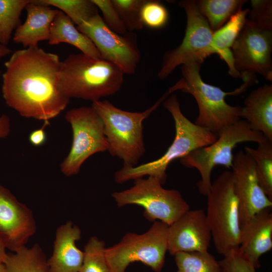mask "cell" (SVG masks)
Listing matches in <instances>:
<instances>
[{
    "label": "cell",
    "mask_w": 272,
    "mask_h": 272,
    "mask_svg": "<svg viewBox=\"0 0 272 272\" xmlns=\"http://www.w3.org/2000/svg\"><path fill=\"white\" fill-rule=\"evenodd\" d=\"M61 61L38 46L15 51L5 62L2 92L6 104L21 116L43 121L59 115L70 99L58 88Z\"/></svg>",
    "instance_id": "cell-1"
},
{
    "label": "cell",
    "mask_w": 272,
    "mask_h": 272,
    "mask_svg": "<svg viewBox=\"0 0 272 272\" xmlns=\"http://www.w3.org/2000/svg\"><path fill=\"white\" fill-rule=\"evenodd\" d=\"M124 75L117 66L102 58L73 53L61 61L58 88L70 99L93 102L116 93L123 84Z\"/></svg>",
    "instance_id": "cell-2"
},
{
    "label": "cell",
    "mask_w": 272,
    "mask_h": 272,
    "mask_svg": "<svg viewBox=\"0 0 272 272\" xmlns=\"http://www.w3.org/2000/svg\"><path fill=\"white\" fill-rule=\"evenodd\" d=\"M200 66L192 63L182 65V77L168 91L171 94L179 90L191 94L196 101L199 111L194 123L217 135L226 126L241 119V107L228 104L226 97L243 93L255 80L253 77L245 78L240 87L226 92L202 80L199 73Z\"/></svg>",
    "instance_id": "cell-3"
},
{
    "label": "cell",
    "mask_w": 272,
    "mask_h": 272,
    "mask_svg": "<svg viewBox=\"0 0 272 272\" xmlns=\"http://www.w3.org/2000/svg\"><path fill=\"white\" fill-rule=\"evenodd\" d=\"M163 102L164 107L170 113L175 123V136L172 143L160 158L134 167H123L116 171L114 174L116 183L121 184L148 175L157 178L163 184L166 180V169L172 161L209 146L217 139L215 134L192 122L183 114L175 94Z\"/></svg>",
    "instance_id": "cell-4"
},
{
    "label": "cell",
    "mask_w": 272,
    "mask_h": 272,
    "mask_svg": "<svg viewBox=\"0 0 272 272\" xmlns=\"http://www.w3.org/2000/svg\"><path fill=\"white\" fill-rule=\"evenodd\" d=\"M171 94L168 90L153 106L143 112L123 110L108 100L92 102V107L104 124L108 151L111 156L123 161V167L138 164L146 151L143 122Z\"/></svg>",
    "instance_id": "cell-5"
},
{
    "label": "cell",
    "mask_w": 272,
    "mask_h": 272,
    "mask_svg": "<svg viewBox=\"0 0 272 272\" xmlns=\"http://www.w3.org/2000/svg\"><path fill=\"white\" fill-rule=\"evenodd\" d=\"M207 220L217 251L224 256L239 249L241 228L239 205L235 194L231 171L222 172L208 195Z\"/></svg>",
    "instance_id": "cell-6"
},
{
    "label": "cell",
    "mask_w": 272,
    "mask_h": 272,
    "mask_svg": "<svg viewBox=\"0 0 272 272\" xmlns=\"http://www.w3.org/2000/svg\"><path fill=\"white\" fill-rule=\"evenodd\" d=\"M213 144L196 149L180 159L184 166L196 169L201 179L197 184L199 192L207 196L211 186V173L216 165L227 168L232 166L233 150L239 143L253 142L258 143L268 141L261 132L253 130L247 122L240 119L223 128ZM270 142V141H269Z\"/></svg>",
    "instance_id": "cell-7"
},
{
    "label": "cell",
    "mask_w": 272,
    "mask_h": 272,
    "mask_svg": "<svg viewBox=\"0 0 272 272\" xmlns=\"http://www.w3.org/2000/svg\"><path fill=\"white\" fill-rule=\"evenodd\" d=\"M168 227L156 221L146 232L127 233L119 242L105 248L106 258L111 271L125 272L130 263L139 261L160 272L168 251Z\"/></svg>",
    "instance_id": "cell-8"
},
{
    "label": "cell",
    "mask_w": 272,
    "mask_h": 272,
    "mask_svg": "<svg viewBox=\"0 0 272 272\" xmlns=\"http://www.w3.org/2000/svg\"><path fill=\"white\" fill-rule=\"evenodd\" d=\"M162 185L153 176L140 178L134 180L130 188L114 192L112 196L119 207L141 206L144 217L149 221L158 220L170 226L189 210V206L179 191L165 189Z\"/></svg>",
    "instance_id": "cell-9"
},
{
    "label": "cell",
    "mask_w": 272,
    "mask_h": 272,
    "mask_svg": "<svg viewBox=\"0 0 272 272\" xmlns=\"http://www.w3.org/2000/svg\"><path fill=\"white\" fill-rule=\"evenodd\" d=\"M65 119L71 125L73 141L59 167L61 172L69 177L78 174L89 157L108 151V144L103 121L92 106L73 108L67 111Z\"/></svg>",
    "instance_id": "cell-10"
},
{
    "label": "cell",
    "mask_w": 272,
    "mask_h": 272,
    "mask_svg": "<svg viewBox=\"0 0 272 272\" xmlns=\"http://www.w3.org/2000/svg\"><path fill=\"white\" fill-rule=\"evenodd\" d=\"M178 5L186 15L185 35L178 47L164 55L158 73L161 80L166 79L180 65L192 63L201 65L206 58L214 54L212 47L214 32L199 11L195 1H181Z\"/></svg>",
    "instance_id": "cell-11"
},
{
    "label": "cell",
    "mask_w": 272,
    "mask_h": 272,
    "mask_svg": "<svg viewBox=\"0 0 272 272\" xmlns=\"http://www.w3.org/2000/svg\"><path fill=\"white\" fill-rule=\"evenodd\" d=\"M77 28L92 41L102 58L115 64L124 74L135 73L141 59L135 39L127 33L120 35L110 30L99 13Z\"/></svg>",
    "instance_id": "cell-12"
},
{
    "label": "cell",
    "mask_w": 272,
    "mask_h": 272,
    "mask_svg": "<svg viewBox=\"0 0 272 272\" xmlns=\"http://www.w3.org/2000/svg\"><path fill=\"white\" fill-rule=\"evenodd\" d=\"M272 30L254 26L246 20L232 52L236 69L242 75L258 73L272 79Z\"/></svg>",
    "instance_id": "cell-13"
},
{
    "label": "cell",
    "mask_w": 272,
    "mask_h": 272,
    "mask_svg": "<svg viewBox=\"0 0 272 272\" xmlns=\"http://www.w3.org/2000/svg\"><path fill=\"white\" fill-rule=\"evenodd\" d=\"M231 168L241 230L255 214L265 209L271 208L272 201L259 186L254 162L245 152L240 150L234 156Z\"/></svg>",
    "instance_id": "cell-14"
},
{
    "label": "cell",
    "mask_w": 272,
    "mask_h": 272,
    "mask_svg": "<svg viewBox=\"0 0 272 272\" xmlns=\"http://www.w3.org/2000/svg\"><path fill=\"white\" fill-rule=\"evenodd\" d=\"M36 231L32 211L0 184V239L6 249L17 251Z\"/></svg>",
    "instance_id": "cell-15"
},
{
    "label": "cell",
    "mask_w": 272,
    "mask_h": 272,
    "mask_svg": "<svg viewBox=\"0 0 272 272\" xmlns=\"http://www.w3.org/2000/svg\"><path fill=\"white\" fill-rule=\"evenodd\" d=\"M211 240L205 211L189 210L169 226L168 251L173 255L182 252L206 251Z\"/></svg>",
    "instance_id": "cell-16"
},
{
    "label": "cell",
    "mask_w": 272,
    "mask_h": 272,
    "mask_svg": "<svg viewBox=\"0 0 272 272\" xmlns=\"http://www.w3.org/2000/svg\"><path fill=\"white\" fill-rule=\"evenodd\" d=\"M265 209L253 216L241 230L239 251L256 268L259 258L272 248V213Z\"/></svg>",
    "instance_id": "cell-17"
},
{
    "label": "cell",
    "mask_w": 272,
    "mask_h": 272,
    "mask_svg": "<svg viewBox=\"0 0 272 272\" xmlns=\"http://www.w3.org/2000/svg\"><path fill=\"white\" fill-rule=\"evenodd\" d=\"M81 237L80 229L72 221L58 227L53 252L47 260L49 272H79L84 254L76 242Z\"/></svg>",
    "instance_id": "cell-18"
},
{
    "label": "cell",
    "mask_w": 272,
    "mask_h": 272,
    "mask_svg": "<svg viewBox=\"0 0 272 272\" xmlns=\"http://www.w3.org/2000/svg\"><path fill=\"white\" fill-rule=\"evenodd\" d=\"M25 9L26 20L16 29L13 40L24 48L38 46L39 42L48 40L52 22L58 12L40 0H31Z\"/></svg>",
    "instance_id": "cell-19"
},
{
    "label": "cell",
    "mask_w": 272,
    "mask_h": 272,
    "mask_svg": "<svg viewBox=\"0 0 272 272\" xmlns=\"http://www.w3.org/2000/svg\"><path fill=\"white\" fill-rule=\"evenodd\" d=\"M250 127L272 142V85L265 84L252 91L241 107V118Z\"/></svg>",
    "instance_id": "cell-20"
},
{
    "label": "cell",
    "mask_w": 272,
    "mask_h": 272,
    "mask_svg": "<svg viewBox=\"0 0 272 272\" xmlns=\"http://www.w3.org/2000/svg\"><path fill=\"white\" fill-rule=\"evenodd\" d=\"M249 9H240L213 34L212 47L214 53L226 62L229 74L235 78H242V75L235 68L232 47L245 25Z\"/></svg>",
    "instance_id": "cell-21"
},
{
    "label": "cell",
    "mask_w": 272,
    "mask_h": 272,
    "mask_svg": "<svg viewBox=\"0 0 272 272\" xmlns=\"http://www.w3.org/2000/svg\"><path fill=\"white\" fill-rule=\"evenodd\" d=\"M48 43L51 45L68 43L79 49L81 53L101 58L92 41L77 29L67 16L59 10L51 23Z\"/></svg>",
    "instance_id": "cell-22"
},
{
    "label": "cell",
    "mask_w": 272,
    "mask_h": 272,
    "mask_svg": "<svg viewBox=\"0 0 272 272\" xmlns=\"http://www.w3.org/2000/svg\"><path fill=\"white\" fill-rule=\"evenodd\" d=\"M47 260L41 246L35 244L7 253L4 263L7 272H49Z\"/></svg>",
    "instance_id": "cell-23"
},
{
    "label": "cell",
    "mask_w": 272,
    "mask_h": 272,
    "mask_svg": "<svg viewBox=\"0 0 272 272\" xmlns=\"http://www.w3.org/2000/svg\"><path fill=\"white\" fill-rule=\"evenodd\" d=\"M246 2L244 0L195 1L199 11L213 32L223 26L232 15L242 9Z\"/></svg>",
    "instance_id": "cell-24"
},
{
    "label": "cell",
    "mask_w": 272,
    "mask_h": 272,
    "mask_svg": "<svg viewBox=\"0 0 272 272\" xmlns=\"http://www.w3.org/2000/svg\"><path fill=\"white\" fill-rule=\"evenodd\" d=\"M244 150L254 162L259 186L272 201V142L258 143L256 149L246 146Z\"/></svg>",
    "instance_id": "cell-25"
},
{
    "label": "cell",
    "mask_w": 272,
    "mask_h": 272,
    "mask_svg": "<svg viewBox=\"0 0 272 272\" xmlns=\"http://www.w3.org/2000/svg\"><path fill=\"white\" fill-rule=\"evenodd\" d=\"M31 0H0V42L7 46L14 30L21 24L20 16Z\"/></svg>",
    "instance_id": "cell-26"
},
{
    "label": "cell",
    "mask_w": 272,
    "mask_h": 272,
    "mask_svg": "<svg viewBox=\"0 0 272 272\" xmlns=\"http://www.w3.org/2000/svg\"><path fill=\"white\" fill-rule=\"evenodd\" d=\"M174 256L178 269L182 272H224L219 261L208 251L178 252Z\"/></svg>",
    "instance_id": "cell-27"
},
{
    "label": "cell",
    "mask_w": 272,
    "mask_h": 272,
    "mask_svg": "<svg viewBox=\"0 0 272 272\" xmlns=\"http://www.w3.org/2000/svg\"><path fill=\"white\" fill-rule=\"evenodd\" d=\"M47 6H53L67 16L77 26L99 13L92 0H40Z\"/></svg>",
    "instance_id": "cell-28"
},
{
    "label": "cell",
    "mask_w": 272,
    "mask_h": 272,
    "mask_svg": "<svg viewBox=\"0 0 272 272\" xmlns=\"http://www.w3.org/2000/svg\"><path fill=\"white\" fill-rule=\"evenodd\" d=\"M105 242L92 236L84 247V259L79 272H112L105 254Z\"/></svg>",
    "instance_id": "cell-29"
},
{
    "label": "cell",
    "mask_w": 272,
    "mask_h": 272,
    "mask_svg": "<svg viewBox=\"0 0 272 272\" xmlns=\"http://www.w3.org/2000/svg\"><path fill=\"white\" fill-rule=\"evenodd\" d=\"M111 2L127 31L143 29L141 11L145 0H111Z\"/></svg>",
    "instance_id": "cell-30"
},
{
    "label": "cell",
    "mask_w": 272,
    "mask_h": 272,
    "mask_svg": "<svg viewBox=\"0 0 272 272\" xmlns=\"http://www.w3.org/2000/svg\"><path fill=\"white\" fill-rule=\"evenodd\" d=\"M141 19L144 26L154 29H160L168 23L169 13L160 2L145 0L141 11Z\"/></svg>",
    "instance_id": "cell-31"
},
{
    "label": "cell",
    "mask_w": 272,
    "mask_h": 272,
    "mask_svg": "<svg viewBox=\"0 0 272 272\" xmlns=\"http://www.w3.org/2000/svg\"><path fill=\"white\" fill-rule=\"evenodd\" d=\"M250 3L252 9L248 12L247 21L256 27L272 30V1L252 0Z\"/></svg>",
    "instance_id": "cell-32"
},
{
    "label": "cell",
    "mask_w": 272,
    "mask_h": 272,
    "mask_svg": "<svg viewBox=\"0 0 272 272\" xmlns=\"http://www.w3.org/2000/svg\"><path fill=\"white\" fill-rule=\"evenodd\" d=\"M92 1L101 12L102 20L110 30L120 35L127 33L128 31L111 0Z\"/></svg>",
    "instance_id": "cell-33"
},
{
    "label": "cell",
    "mask_w": 272,
    "mask_h": 272,
    "mask_svg": "<svg viewBox=\"0 0 272 272\" xmlns=\"http://www.w3.org/2000/svg\"><path fill=\"white\" fill-rule=\"evenodd\" d=\"M219 261L224 272H256L253 265L239 251L230 252Z\"/></svg>",
    "instance_id": "cell-34"
},
{
    "label": "cell",
    "mask_w": 272,
    "mask_h": 272,
    "mask_svg": "<svg viewBox=\"0 0 272 272\" xmlns=\"http://www.w3.org/2000/svg\"><path fill=\"white\" fill-rule=\"evenodd\" d=\"M49 124L44 122L43 125L40 128L35 129L30 133L28 140L32 145L35 147H40L46 143L47 135L44 129Z\"/></svg>",
    "instance_id": "cell-35"
},
{
    "label": "cell",
    "mask_w": 272,
    "mask_h": 272,
    "mask_svg": "<svg viewBox=\"0 0 272 272\" xmlns=\"http://www.w3.org/2000/svg\"><path fill=\"white\" fill-rule=\"evenodd\" d=\"M11 132L10 118L5 114L0 116V139L7 137Z\"/></svg>",
    "instance_id": "cell-36"
},
{
    "label": "cell",
    "mask_w": 272,
    "mask_h": 272,
    "mask_svg": "<svg viewBox=\"0 0 272 272\" xmlns=\"http://www.w3.org/2000/svg\"><path fill=\"white\" fill-rule=\"evenodd\" d=\"M12 52L10 48L0 42V60Z\"/></svg>",
    "instance_id": "cell-37"
},
{
    "label": "cell",
    "mask_w": 272,
    "mask_h": 272,
    "mask_svg": "<svg viewBox=\"0 0 272 272\" xmlns=\"http://www.w3.org/2000/svg\"><path fill=\"white\" fill-rule=\"evenodd\" d=\"M6 248L3 242L0 239V263H4L7 253L6 252Z\"/></svg>",
    "instance_id": "cell-38"
},
{
    "label": "cell",
    "mask_w": 272,
    "mask_h": 272,
    "mask_svg": "<svg viewBox=\"0 0 272 272\" xmlns=\"http://www.w3.org/2000/svg\"><path fill=\"white\" fill-rule=\"evenodd\" d=\"M0 272H7L4 263H0Z\"/></svg>",
    "instance_id": "cell-39"
},
{
    "label": "cell",
    "mask_w": 272,
    "mask_h": 272,
    "mask_svg": "<svg viewBox=\"0 0 272 272\" xmlns=\"http://www.w3.org/2000/svg\"><path fill=\"white\" fill-rule=\"evenodd\" d=\"M177 272H182V271H181L178 270V271H177Z\"/></svg>",
    "instance_id": "cell-40"
},
{
    "label": "cell",
    "mask_w": 272,
    "mask_h": 272,
    "mask_svg": "<svg viewBox=\"0 0 272 272\" xmlns=\"http://www.w3.org/2000/svg\"><path fill=\"white\" fill-rule=\"evenodd\" d=\"M1 75V71L0 70V75Z\"/></svg>",
    "instance_id": "cell-41"
}]
</instances>
